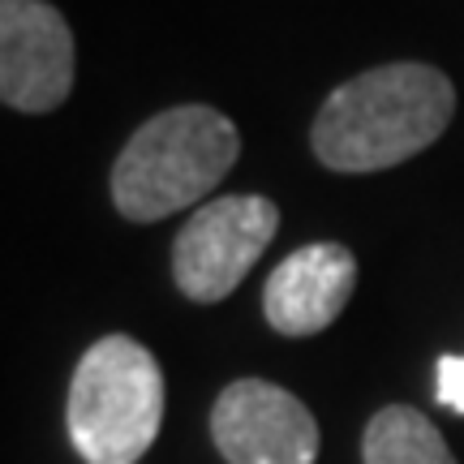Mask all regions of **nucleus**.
Masks as SVG:
<instances>
[{
    "label": "nucleus",
    "instance_id": "7",
    "mask_svg": "<svg viewBox=\"0 0 464 464\" xmlns=\"http://www.w3.org/2000/svg\"><path fill=\"white\" fill-rule=\"evenodd\" d=\"M357 284V258L335 241L293 249L266 280L263 314L280 335H314L344 314Z\"/></svg>",
    "mask_w": 464,
    "mask_h": 464
},
{
    "label": "nucleus",
    "instance_id": "9",
    "mask_svg": "<svg viewBox=\"0 0 464 464\" xmlns=\"http://www.w3.org/2000/svg\"><path fill=\"white\" fill-rule=\"evenodd\" d=\"M434 392H439L443 409L464 417V357H439V365H434Z\"/></svg>",
    "mask_w": 464,
    "mask_h": 464
},
{
    "label": "nucleus",
    "instance_id": "3",
    "mask_svg": "<svg viewBox=\"0 0 464 464\" xmlns=\"http://www.w3.org/2000/svg\"><path fill=\"white\" fill-rule=\"evenodd\" d=\"M69 439L86 464H138L164 421V370L147 344L103 335L82 353L65 404Z\"/></svg>",
    "mask_w": 464,
    "mask_h": 464
},
{
    "label": "nucleus",
    "instance_id": "2",
    "mask_svg": "<svg viewBox=\"0 0 464 464\" xmlns=\"http://www.w3.org/2000/svg\"><path fill=\"white\" fill-rule=\"evenodd\" d=\"M241 155V133L207 103H181L138 125L112 168V202L133 224L185 211L216 189Z\"/></svg>",
    "mask_w": 464,
    "mask_h": 464
},
{
    "label": "nucleus",
    "instance_id": "5",
    "mask_svg": "<svg viewBox=\"0 0 464 464\" xmlns=\"http://www.w3.org/2000/svg\"><path fill=\"white\" fill-rule=\"evenodd\" d=\"M211 439L228 464H314L318 456L314 413L266 379H241L219 392Z\"/></svg>",
    "mask_w": 464,
    "mask_h": 464
},
{
    "label": "nucleus",
    "instance_id": "6",
    "mask_svg": "<svg viewBox=\"0 0 464 464\" xmlns=\"http://www.w3.org/2000/svg\"><path fill=\"white\" fill-rule=\"evenodd\" d=\"M73 91V31L48 0H0V103L52 112Z\"/></svg>",
    "mask_w": 464,
    "mask_h": 464
},
{
    "label": "nucleus",
    "instance_id": "4",
    "mask_svg": "<svg viewBox=\"0 0 464 464\" xmlns=\"http://www.w3.org/2000/svg\"><path fill=\"white\" fill-rule=\"evenodd\" d=\"M280 228V207L263 194H232L198 207L172 246V280L189 301H224L241 288Z\"/></svg>",
    "mask_w": 464,
    "mask_h": 464
},
{
    "label": "nucleus",
    "instance_id": "8",
    "mask_svg": "<svg viewBox=\"0 0 464 464\" xmlns=\"http://www.w3.org/2000/svg\"><path fill=\"white\" fill-rule=\"evenodd\" d=\"M365 464H456L443 434L434 430L426 413H417L409 404H392L382 413L370 417L362 439Z\"/></svg>",
    "mask_w": 464,
    "mask_h": 464
},
{
    "label": "nucleus",
    "instance_id": "1",
    "mask_svg": "<svg viewBox=\"0 0 464 464\" xmlns=\"http://www.w3.org/2000/svg\"><path fill=\"white\" fill-rule=\"evenodd\" d=\"M456 112L448 73L396 61L335 86L314 116V155L335 172H382L443 138Z\"/></svg>",
    "mask_w": 464,
    "mask_h": 464
}]
</instances>
